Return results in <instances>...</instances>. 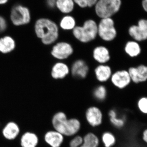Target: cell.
<instances>
[{"label": "cell", "instance_id": "1", "mask_svg": "<svg viewBox=\"0 0 147 147\" xmlns=\"http://www.w3.org/2000/svg\"><path fill=\"white\" fill-rule=\"evenodd\" d=\"M35 34L42 44L50 45L59 37V28L54 21L47 18L37 19L34 26Z\"/></svg>", "mask_w": 147, "mask_h": 147}, {"label": "cell", "instance_id": "2", "mask_svg": "<svg viewBox=\"0 0 147 147\" xmlns=\"http://www.w3.org/2000/svg\"><path fill=\"white\" fill-rule=\"evenodd\" d=\"M52 124L55 130L63 136H72L80 130L81 123L79 120L75 118L68 119L63 112L56 113L52 119Z\"/></svg>", "mask_w": 147, "mask_h": 147}, {"label": "cell", "instance_id": "3", "mask_svg": "<svg viewBox=\"0 0 147 147\" xmlns=\"http://www.w3.org/2000/svg\"><path fill=\"white\" fill-rule=\"evenodd\" d=\"M74 36L82 42H88L96 38L98 34V25L94 20L89 19L82 26H76L73 30Z\"/></svg>", "mask_w": 147, "mask_h": 147}, {"label": "cell", "instance_id": "4", "mask_svg": "<svg viewBox=\"0 0 147 147\" xmlns=\"http://www.w3.org/2000/svg\"><path fill=\"white\" fill-rule=\"evenodd\" d=\"M9 19L11 24L15 26H26L30 24L32 20L30 10L24 5L16 4L11 9Z\"/></svg>", "mask_w": 147, "mask_h": 147}, {"label": "cell", "instance_id": "5", "mask_svg": "<svg viewBox=\"0 0 147 147\" xmlns=\"http://www.w3.org/2000/svg\"><path fill=\"white\" fill-rule=\"evenodd\" d=\"M121 4V0H98L94 6L95 11L101 19L111 18L118 12Z\"/></svg>", "mask_w": 147, "mask_h": 147}, {"label": "cell", "instance_id": "6", "mask_svg": "<svg viewBox=\"0 0 147 147\" xmlns=\"http://www.w3.org/2000/svg\"><path fill=\"white\" fill-rule=\"evenodd\" d=\"M98 34L105 41H112L115 38L117 32L112 18H101L98 25Z\"/></svg>", "mask_w": 147, "mask_h": 147}, {"label": "cell", "instance_id": "7", "mask_svg": "<svg viewBox=\"0 0 147 147\" xmlns=\"http://www.w3.org/2000/svg\"><path fill=\"white\" fill-rule=\"evenodd\" d=\"M128 33L133 40L137 42L147 40V19H140L137 25L131 26L128 29Z\"/></svg>", "mask_w": 147, "mask_h": 147}, {"label": "cell", "instance_id": "8", "mask_svg": "<svg viewBox=\"0 0 147 147\" xmlns=\"http://www.w3.org/2000/svg\"><path fill=\"white\" fill-rule=\"evenodd\" d=\"M73 52V48L71 45L66 42H61L53 46L51 54L54 58L63 60L68 58Z\"/></svg>", "mask_w": 147, "mask_h": 147}, {"label": "cell", "instance_id": "9", "mask_svg": "<svg viewBox=\"0 0 147 147\" xmlns=\"http://www.w3.org/2000/svg\"><path fill=\"white\" fill-rule=\"evenodd\" d=\"M128 71L131 82L139 84L147 81V65L141 64L137 67H131Z\"/></svg>", "mask_w": 147, "mask_h": 147}, {"label": "cell", "instance_id": "10", "mask_svg": "<svg viewBox=\"0 0 147 147\" xmlns=\"http://www.w3.org/2000/svg\"><path fill=\"white\" fill-rule=\"evenodd\" d=\"M111 80L116 87L121 89L126 88L131 82L128 71L125 70L116 71L112 75Z\"/></svg>", "mask_w": 147, "mask_h": 147}, {"label": "cell", "instance_id": "11", "mask_svg": "<svg viewBox=\"0 0 147 147\" xmlns=\"http://www.w3.org/2000/svg\"><path fill=\"white\" fill-rule=\"evenodd\" d=\"M86 119L90 125L96 127L102 123V112L97 107L92 106L88 108L86 113Z\"/></svg>", "mask_w": 147, "mask_h": 147}, {"label": "cell", "instance_id": "12", "mask_svg": "<svg viewBox=\"0 0 147 147\" xmlns=\"http://www.w3.org/2000/svg\"><path fill=\"white\" fill-rule=\"evenodd\" d=\"M16 47V42L12 37L5 35L0 38V53L4 55L13 52Z\"/></svg>", "mask_w": 147, "mask_h": 147}, {"label": "cell", "instance_id": "13", "mask_svg": "<svg viewBox=\"0 0 147 147\" xmlns=\"http://www.w3.org/2000/svg\"><path fill=\"white\" fill-rule=\"evenodd\" d=\"M63 139V135L56 130L47 131L44 136L45 142L51 147H60Z\"/></svg>", "mask_w": 147, "mask_h": 147}, {"label": "cell", "instance_id": "14", "mask_svg": "<svg viewBox=\"0 0 147 147\" xmlns=\"http://www.w3.org/2000/svg\"><path fill=\"white\" fill-rule=\"evenodd\" d=\"M88 67L84 61L79 60L73 64L71 67V73L75 77L86 78L88 72Z\"/></svg>", "mask_w": 147, "mask_h": 147}, {"label": "cell", "instance_id": "15", "mask_svg": "<svg viewBox=\"0 0 147 147\" xmlns=\"http://www.w3.org/2000/svg\"><path fill=\"white\" fill-rule=\"evenodd\" d=\"M20 127L16 123L9 122L4 127L2 130L3 136L8 140H13L18 137L20 133Z\"/></svg>", "mask_w": 147, "mask_h": 147}, {"label": "cell", "instance_id": "16", "mask_svg": "<svg viewBox=\"0 0 147 147\" xmlns=\"http://www.w3.org/2000/svg\"><path fill=\"white\" fill-rule=\"evenodd\" d=\"M69 73V69L65 64L59 62L55 63L52 69L51 76L54 79H62Z\"/></svg>", "mask_w": 147, "mask_h": 147}, {"label": "cell", "instance_id": "17", "mask_svg": "<svg viewBox=\"0 0 147 147\" xmlns=\"http://www.w3.org/2000/svg\"><path fill=\"white\" fill-rule=\"evenodd\" d=\"M38 143V137L33 132H26L21 137L20 144L22 147H36Z\"/></svg>", "mask_w": 147, "mask_h": 147}, {"label": "cell", "instance_id": "18", "mask_svg": "<svg viewBox=\"0 0 147 147\" xmlns=\"http://www.w3.org/2000/svg\"><path fill=\"white\" fill-rule=\"evenodd\" d=\"M93 55L94 59L100 63H105L110 59L109 51L104 46H100L96 47L94 50Z\"/></svg>", "mask_w": 147, "mask_h": 147}, {"label": "cell", "instance_id": "19", "mask_svg": "<svg viewBox=\"0 0 147 147\" xmlns=\"http://www.w3.org/2000/svg\"><path fill=\"white\" fill-rule=\"evenodd\" d=\"M125 53L131 58L138 57L142 53V47L139 42L134 40L127 41L124 48Z\"/></svg>", "mask_w": 147, "mask_h": 147}, {"label": "cell", "instance_id": "20", "mask_svg": "<svg viewBox=\"0 0 147 147\" xmlns=\"http://www.w3.org/2000/svg\"><path fill=\"white\" fill-rule=\"evenodd\" d=\"M96 79L100 82H105L110 79L112 75V71L110 67L101 65L95 69Z\"/></svg>", "mask_w": 147, "mask_h": 147}, {"label": "cell", "instance_id": "21", "mask_svg": "<svg viewBox=\"0 0 147 147\" xmlns=\"http://www.w3.org/2000/svg\"><path fill=\"white\" fill-rule=\"evenodd\" d=\"M73 0H56V7L62 13L68 14L74 9Z\"/></svg>", "mask_w": 147, "mask_h": 147}, {"label": "cell", "instance_id": "22", "mask_svg": "<svg viewBox=\"0 0 147 147\" xmlns=\"http://www.w3.org/2000/svg\"><path fill=\"white\" fill-rule=\"evenodd\" d=\"M84 142L79 147H98L99 140L95 134L92 133H88L83 138Z\"/></svg>", "mask_w": 147, "mask_h": 147}, {"label": "cell", "instance_id": "23", "mask_svg": "<svg viewBox=\"0 0 147 147\" xmlns=\"http://www.w3.org/2000/svg\"><path fill=\"white\" fill-rule=\"evenodd\" d=\"M76 20L73 16L66 15L61 19L60 26L64 30H73L76 26Z\"/></svg>", "mask_w": 147, "mask_h": 147}, {"label": "cell", "instance_id": "24", "mask_svg": "<svg viewBox=\"0 0 147 147\" xmlns=\"http://www.w3.org/2000/svg\"><path fill=\"white\" fill-rule=\"evenodd\" d=\"M109 116L111 123L117 128H121L124 126L125 119L124 117H118L115 110H110L109 112Z\"/></svg>", "mask_w": 147, "mask_h": 147}, {"label": "cell", "instance_id": "25", "mask_svg": "<svg viewBox=\"0 0 147 147\" xmlns=\"http://www.w3.org/2000/svg\"><path fill=\"white\" fill-rule=\"evenodd\" d=\"M137 109L142 115L147 116V96H141L137 103Z\"/></svg>", "mask_w": 147, "mask_h": 147}, {"label": "cell", "instance_id": "26", "mask_svg": "<svg viewBox=\"0 0 147 147\" xmlns=\"http://www.w3.org/2000/svg\"><path fill=\"white\" fill-rule=\"evenodd\" d=\"M102 141L105 147H111L116 143V138L114 135L109 132H106L102 134Z\"/></svg>", "mask_w": 147, "mask_h": 147}, {"label": "cell", "instance_id": "27", "mask_svg": "<svg viewBox=\"0 0 147 147\" xmlns=\"http://www.w3.org/2000/svg\"><path fill=\"white\" fill-rule=\"evenodd\" d=\"M106 88L103 86H100L97 87L95 89L94 92V94L95 97L97 98L98 100H104L106 96Z\"/></svg>", "mask_w": 147, "mask_h": 147}, {"label": "cell", "instance_id": "28", "mask_svg": "<svg viewBox=\"0 0 147 147\" xmlns=\"http://www.w3.org/2000/svg\"><path fill=\"white\" fill-rule=\"evenodd\" d=\"M84 139L80 136L74 137L69 143L70 147H79L83 144Z\"/></svg>", "mask_w": 147, "mask_h": 147}, {"label": "cell", "instance_id": "29", "mask_svg": "<svg viewBox=\"0 0 147 147\" xmlns=\"http://www.w3.org/2000/svg\"><path fill=\"white\" fill-rule=\"evenodd\" d=\"M8 27V24L6 19L3 16L0 15V34L6 30Z\"/></svg>", "mask_w": 147, "mask_h": 147}, {"label": "cell", "instance_id": "30", "mask_svg": "<svg viewBox=\"0 0 147 147\" xmlns=\"http://www.w3.org/2000/svg\"><path fill=\"white\" fill-rule=\"evenodd\" d=\"M74 3L76 4L79 7L85 8L88 7V4L86 0H73Z\"/></svg>", "mask_w": 147, "mask_h": 147}, {"label": "cell", "instance_id": "31", "mask_svg": "<svg viewBox=\"0 0 147 147\" xmlns=\"http://www.w3.org/2000/svg\"><path fill=\"white\" fill-rule=\"evenodd\" d=\"M141 138L142 142L147 145V128L146 127L142 130L141 134Z\"/></svg>", "mask_w": 147, "mask_h": 147}, {"label": "cell", "instance_id": "32", "mask_svg": "<svg viewBox=\"0 0 147 147\" xmlns=\"http://www.w3.org/2000/svg\"><path fill=\"white\" fill-rule=\"evenodd\" d=\"M46 4L48 8L53 9L56 7V1L55 0H47Z\"/></svg>", "mask_w": 147, "mask_h": 147}, {"label": "cell", "instance_id": "33", "mask_svg": "<svg viewBox=\"0 0 147 147\" xmlns=\"http://www.w3.org/2000/svg\"><path fill=\"white\" fill-rule=\"evenodd\" d=\"M88 4V7H91L95 5L98 0H86Z\"/></svg>", "mask_w": 147, "mask_h": 147}, {"label": "cell", "instance_id": "34", "mask_svg": "<svg viewBox=\"0 0 147 147\" xmlns=\"http://www.w3.org/2000/svg\"><path fill=\"white\" fill-rule=\"evenodd\" d=\"M142 5L144 10L147 12V0H143Z\"/></svg>", "mask_w": 147, "mask_h": 147}, {"label": "cell", "instance_id": "35", "mask_svg": "<svg viewBox=\"0 0 147 147\" xmlns=\"http://www.w3.org/2000/svg\"><path fill=\"white\" fill-rule=\"evenodd\" d=\"M9 1V0H0V5H5L7 4Z\"/></svg>", "mask_w": 147, "mask_h": 147}, {"label": "cell", "instance_id": "36", "mask_svg": "<svg viewBox=\"0 0 147 147\" xmlns=\"http://www.w3.org/2000/svg\"><path fill=\"white\" fill-rule=\"evenodd\" d=\"M55 1H56V0H55Z\"/></svg>", "mask_w": 147, "mask_h": 147}]
</instances>
